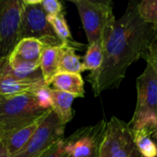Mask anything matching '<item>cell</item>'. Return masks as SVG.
Instances as JSON below:
<instances>
[{
  "mask_svg": "<svg viewBox=\"0 0 157 157\" xmlns=\"http://www.w3.org/2000/svg\"><path fill=\"white\" fill-rule=\"evenodd\" d=\"M156 39V29L141 18L138 2L131 1L122 17L117 19L115 29L104 46L101 67L88 75L95 96L118 87L132 63L141 58L146 60Z\"/></svg>",
  "mask_w": 157,
  "mask_h": 157,
  "instance_id": "cell-1",
  "label": "cell"
},
{
  "mask_svg": "<svg viewBox=\"0 0 157 157\" xmlns=\"http://www.w3.org/2000/svg\"><path fill=\"white\" fill-rule=\"evenodd\" d=\"M137 103L131 122L132 131L145 130L157 132V75L154 58L150 52L146 58V67L136 79Z\"/></svg>",
  "mask_w": 157,
  "mask_h": 157,
  "instance_id": "cell-2",
  "label": "cell"
},
{
  "mask_svg": "<svg viewBox=\"0 0 157 157\" xmlns=\"http://www.w3.org/2000/svg\"><path fill=\"white\" fill-rule=\"evenodd\" d=\"M50 110L40 107L34 93L0 98V133L40 121Z\"/></svg>",
  "mask_w": 157,
  "mask_h": 157,
  "instance_id": "cell-3",
  "label": "cell"
},
{
  "mask_svg": "<svg viewBox=\"0 0 157 157\" xmlns=\"http://www.w3.org/2000/svg\"><path fill=\"white\" fill-rule=\"evenodd\" d=\"M76 6L89 44L103 46L112 35L117 19L111 1L71 0Z\"/></svg>",
  "mask_w": 157,
  "mask_h": 157,
  "instance_id": "cell-4",
  "label": "cell"
},
{
  "mask_svg": "<svg viewBox=\"0 0 157 157\" xmlns=\"http://www.w3.org/2000/svg\"><path fill=\"white\" fill-rule=\"evenodd\" d=\"M21 39H36L48 46L63 44L48 22L47 15L41 6V0H22Z\"/></svg>",
  "mask_w": 157,
  "mask_h": 157,
  "instance_id": "cell-5",
  "label": "cell"
},
{
  "mask_svg": "<svg viewBox=\"0 0 157 157\" xmlns=\"http://www.w3.org/2000/svg\"><path fill=\"white\" fill-rule=\"evenodd\" d=\"M129 124L112 117L108 121L100 143L98 157H139Z\"/></svg>",
  "mask_w": 157,
  "mask_h": 157,
  "instance_id": "cell-6",
  "label": "cell"
},
{
  "mask_svg": "<svg viewBox=\"0 0 157 157\" xmlns=\"http://www.w3.org/2000/svg\"><path fill=\"white\" fill-rule=\"evenodd\" d=\"M22 0H0V61L9 57L21 40Z\"/></svg>",
  "mask_w": 157,
  "mask_h": 157,
  "instance_id": "cell-7",
  "label": "cell"
},
{
  "mask_svg": "<svg viewBox=\"0 0 157 157\" xmlns=\"http://www.w3.org/2000/svg\"><path fill=\"white\" fill-rule=\"evenodd\" d=\"M65 125L51 109L40 121L38 129L21 152L13 157H39L63 139Z\"/></svg>",
  "mask_w": 157,
  "mask_h": 157,
  "instance_id": "cell-8",
  "label": "cell"
},
{
  "mask_svg": "<svg viewBox=\"0 0 157 157\" xmlns=\"http://www.w3.org/2000/svg\"><path fill=\"white\" fill-rule=\"evenodd\" d=\"M108 121L101 120L96 125L84 127L65 139V154L69 157H96Z\"/></svg>",
  "mask_w": 157,
  "mask_h": 157,
  "instance_id": "cell-9",
  "label": "cell"
},
{
  "mask_svg": "<svg viewBox=\"0 0 157 157\" xmlns=\"http://www.w3.org/2000/svg\"><path fill=\"white\" fill-rule=\"evenodd\" d=\"M47 86L43 77L19 78L6 71L0 70V98L20 94H33Z\"/></svg>",
  "mask_w": 157,
  "mask_h": 157,
  "instance_id": "cell-10",
  "label": "cell"
},
{
  "mask_svg": "<svg viewBox=\"0 0 157 157\" xmlns=\"http://www.w3.org/2000/svg\"><path fill=\"white\" fill-rule=\"evenodd\" d=\"M63 43L58 46H44L40 59V69L45 84L51 86L52 79L59 73L60 59L63 52Z\"/></svg>",
  "mask_w": 157,
  "mask_h": 157,
  "instance_id": "cell-11",
  "label": "cell"
},
{
  "mask_svg": "<svg viewBox=\"0 0 157 157\" xmlns=\"http://www.w3.org/2000/svg\"><path fill=\"white\" fill-rule=\"evenodd\" d=\"M40 122V121H38L29 126L1 135L0 140L4 144L10 156H15L23 150L38 129Z\"/></svg>",
  "mask_w": 157,
  "mask_h": 157,
  "instance_id": "cell-12",
  "label": "cell"
},
{
  "mask_svg": "<svg viewBox=\"0 0 157 157\" xmlns=\"http://www.w3.org/2000/svg\"><path fill=\"white\" fill-rule=\"evenodd\" d=\"M52 89L74 95L75 98L85 97L84 80L81 74L58 73L52 82Z\"/></svg>",
  "mask_w": 157,
  "mask_h": 157,
  "instance_id": "cell-13",
  "label": "cell"
},
{
  "mask_svg": "<svg viewBox=\"0 0 157 157\" xmlns=\"http://www.w3.org/2000/svg\"><path fill=\"white\" fill-rule=\"evenodd\" d=\"M52 110L56 114L60 121L66 125L73 119L72 105L75 97L66 92L51 88Z\"/></svg>",
  "mask_w": 157,
  "mask_h": 157,
  "instance_id": "cell-14",
  "label": "cell"
},
{
  "mask_svg": "<svg viewBox=\"0 0 157 157\" xmlns=\"http://www.w3.org/2000/svg\"><path fill=\"white\" fill-rule=\"evenodd\" d=\"M84 71L83 63H81L80 57L76 55L75 47L71 44L63 43L59 64V73L81 74Z\"/></svg>",
  "mask_w": 157,
  "mask_h": 157,
  "instance_id": "cell-15",
  "label": "cell"
},
{
  "mask_svg": "<svg viewBox=\"0 0 157 157\" xmlns=\"http://www.w3.org/2000/svg\"><path fill=\"white\" fill-rule=\"evenodd\" d=\"M151 133L145 130L132 131L133 141L141 156L157 157V145L152 140Z\"/></svg>",
  "mask_w": 157,
  "mask_h": 157,
  "instance_id": "cell-16",
  "label": "cell"
},
{
  "mask_svg": "<svg viewBox=\"0 0 157 157\" xmlns=\"http://www.w3.org/2000/svg\"><path fill=\"white\" fill-rule=\"evenodd\" d=\"M104 59V46L100 43L89 44L86 52L83 61L85 71L89 70L95 72L99 69L103 63Z\"/></svg>",
  "mask_w": 157,
  "mask_h": 157,
  "instance_id": "cell-17",
  "label": "cell"
},
{
  "mask_svg": "<svg viewBox=\"0 0 157 157\" xmlns=\"http://www.w3.org/2000/svg\"><path fill=\"white\" fill-rule=\"evenodd\" d=\"M47 19L60 41L64 44H71L72 34L63 12L55 16H47Z\"/></svg>",
  "mask_w": 157,
  "mask_h": 157,
  "instance_id": "cell-18",
  "label": "cell"
},
{
  "mask_svg": "<svg viewBox=\"0 0 157 157\" xmlns=\"http://www.w3.org/2000/svg\"><path fill=\"white\" fill-rule=\"evenodd\" d=\"M138 12L143 20L157 30V0L138 2Z\"/></svg>",
  "mask_w": 157,
  "mask_h": 157,
  "instance_id": "cell-19",
  "label": "cell"
},
{
  "mask_svg": "<svg viewBox=\"0 0 157 157\" xmlns=\"http://www.w3.org/2000/svg\"><path fill=\"white\" fill-rule=\"evenodd\" d=\"M40 107L45 109H52V98H51V86H44L34 93Z\"/></svg>",
  "mask_w": 157,
  "mask_h": 157,
  "instance_id": "cell-20",
  "label": "cell"
},
{
  "mask_svg": "<svg viewBox=\"0 0 157 157\" xmlns=\"http://www.w3.org/2000/svg\"><path fill=\"white\" fill-rule=\"evenodd\" d=\"M41 6L47 16H55L63 10L62 3L58 0H41Z\"/></svg>",
  "mask_w": 157,
  "mask_h": 157,
  "instance_id": "cell-21",
  "label": "cell"
},
{
  "mask_svg": "<svg viewBox=\"0 0 157 157\" xmlns=\"http://www.w3.org/2000/svg\"><path fill=\"white\" fill-rule=\"evenodd\" d=\"M65 139H62L54 144L51 148L39 157H65Z\"/></svg>",
  "mask_w": 157,
  "mask_h": 157,
  "instance_id": "cell-22",
  "label": "cell"
},
{
  "mask_svg": "<svg viewBox=\"0 0 157 157\" xmlns=\"http://www.w3.org/2000/svg\"><path fill=\"white\" fill-rule=\"evenodd\" d=\"M150 53L152 54L153 58H154V63H155V72L157 75V39L155 40V42L152 44V46L150 47L149 50Z\"/></svg>",
  "mask_w": 157,
  "mask_h": 157,
  "instance_id": "cell-23",
  "label": "cell"
},
{
  "mask_svg": "<svg viewBox=\"0 0 157 157\" xmlns=\"http://www.w3.org/2000/svg\"><path fill=\"white\" fill-rule=\"evenodd\" d=\"M0 157H11L1 140H0Z\"/></svg>",
  "mask_w": 157,
  "mask_h": 157,
  "instance_id": "cell-24",
  "label": "cell"
},
{
  "mask_svg": "<svg viewBox=\"0 0 157 157\" xmlns=\"http://www.w3.org/2000/svg\"><path fill=\"white\" fill-rule=\"evenodd\" d=\"M0 139H1V133H0Z\"/></svg>",
  "mask_w": 157,
  "mask_h": 157,
  "instance_id": "cell-25",
  "label": "cell"
},
{
  "mask_svg": "<svg viewBox=\"0 0 157 157\" xmlns=\"http://www.w3.org/2000/svg\"><path fill=\"white\" fill-rule=\"evenodd\" d=\"M65 157H69V156H68V155H66V156H65Z\"/></svg>",
  "mask_w": 157,
  "mask_h": 157,
  "instance_id": "cell-26",
  "label": "cell"
},
{
  "mask_svg": "<svg viewBox=\"0 0 157 157\" xmlns=\"http://www.w3.org/2000/svg\"><path fill=\"white\" fill-rule=\"evenodd\" d=\"M96 157H98V155H97V156H96Z\"/></svg>",
  "mask_w": 157,
  "mask_h": 157,
  "instance_id": "cell-27",
  "label": "cell"
}]
</instances>
